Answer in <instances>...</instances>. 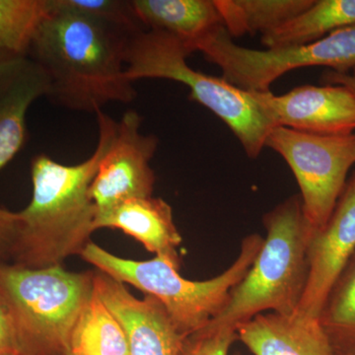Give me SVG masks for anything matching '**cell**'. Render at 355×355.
Masks as SVG:
<instances>
[{
	"label": "cell",
	"instance_id": "obj_1",
	"mask_svg": "<svg viewBox=\"0 0 355 355\" xmlns=\"http://www.w3.org/2000/svg\"><path fill=\"white\" fill-rule=\"evenodd\" d=\"M51 1L29 58L48 76L51 101L95 114L109 103L135 101L137 91L125 62L132 37L60 0Z\"/></svg>",
	"mask_w": 355,
	"mask_h": 355
},
{
	"label": "cell",
	"instance_id": "obj_2",
	"mask_svg": "<svg viewBox=\"0 0 355 355\" xmlns=\"http://www.w3.org/2000/svg\"><path fill=\"white\" fill-rule=\"evenodd\" d=\"M95 114L99 139L90 157L76 165L62 164L46 154L33 158L32 200L17 212L10 261L14 265L29 268L62 266L91 242L96 207L89 190L116 123L103 111Z\"/></svg>",
	"mask_w": 355,
	"mask_h": 355
},
{
	"label": "cell",
	"instance_id": "obj_3",
	"mask_svg": "<svg viewBox=\"0 0 355 355\" xmlns=\"http://www.w3.org/2000/svg\"><path fill=\"white\" fill-rule=\"evenodd\" d=\"M266 231L258 256L230 292L225 307L202 330L237 331L257 315L297 313L308 277L307 250L313 230L300 196L294 195L263 216Z\"/></svg>",
	"mask_w": 355,
	"mask_h": 355
},
{
	"label": "cell",
	"instance_id": "obj_4",
	"mask_svg": "<svg viewBox=\"0 0 355 355\" xmlns=\"http://www.w3.org/2000/svg\"><path fill=\"white\" fill-rule=\"evenodd\" d=\"M263 243L259 234L247 236L234 263L221 275L202 282L184 279L177 266L160 257L149 261L127 260L93 242L79 256L112 279L157 299L177 330L187 338L205 328L225 307L231 291L249 272Z\"/></svg>",
	"mask_w": 355,
	"mask_h": 355
},
{
	"label": "cell",
	"instance_id": "obj_5",
	"mask_svg": "<svg viewBox=\"0 0 355 355\" xmlns=\"http://www.w3.org/2000/svg\"><path fill=\"white\" fill-rule=\"evenodd\" d=\"M93 292L94 272L0 263V293L25 355L69 354L72 331Z\"/></svg>",
	"mask_w": 355,
	"mask_h": 355
},
{
	"label": "cell",
	"instance_id": "obj_6",
	"mask_svg": "<svg viewBox=\"0 0 355 355\" xmlns=\"http://www.w3.org/2000/svg\"><path fill=\"white\" fill-rule=\"evenodd\" d=\"M191 51L180 40L166 33L144 30L128 41L127 76L140 79H167L190 89V99L210 110L232 130L250 158H257L266 137L277 127L250 91L191 69L187 58Z\"/></svg>",
	"mask_w": 355,
	"mask_h": 355
},
{
	"label": "cell",
	"instance_id": "obj_7",
	"mask_svg": "<svg viewBox=\"0 0 355 355\" xmlns=\"http://www.w3.org/2000/svg\"><path fill=\"white\" fill-rule=\"evenodd\" d=\"M205 60L221 69L229 83L250 92H266L280 76L303 67H324L347 72L355 67V26L343 28L312 43L268 49L243 48L220 27L198 44Z\"/></svg>",
	"mask_w": 355,
	"mask_h": 355
},
{
	"label": "cell",
	"instance_id": "obj_8",
	"mask_svg": "<svg viewBox=\"0 0 355 355\" xmlns=\"http://www.w3.org/2000/svg\"><path fill=\"white\" fill-rule=\"evenodd\" d=\"M265 146L279 154L295 176L305 220L313 231L326 225L355 164V135H319L273 128Z\"/></svg>",
	"mask_w": 355,
	"mask_h": 355
},
{
	"label": "cell",
	"instance_id": "obj_9",
	"mask_svg": "<svg viewBox=\"0 0 355 355\" xmlns=\"http://www.w3.org/2000/svg\"><path fill=\"white\" fill-rule=\"evenodd\" d=\"M141 125V116L132 110L114 123L89 190L96 214L133 198L153 197L156 178L150 162L159 140L140 132Z\"/></svg>",
	"mask_w": 355,
	"mask_h": 355
},
{
	"label": "cell",
	"instance_id": "obj_10",
	"mask_svg": "<svg viewBox=\"0 0 355 355\" xmlns=\"http://www.w3.org/2000/svg\"><path fill=\"white\" fill-rule=\"evenodd\" d=\"M277 127L319 135H345L355 130V95L335 84L303 85L284 95L252 92Z\"/></svg>",
	"mask_w": 355,
	"mask_h": 355
},
{
	"label": "cell",
	"instance_id": "obj_11",
	"mask_svg": "<svg viewBox=\"0 0 355 355\" xmlns=\"http://www.w3.org/2000/svg\"><path fill=\"white\" fill-rule=\"evenodd\" d=\"M355 253V186L347 182L326 225L308 245V277L298 314L319 318L331 287Z\"/></svg>",
	"mask_w": 355,
	"mask_h": 355
},
{
	"label": "cell",
	"instance_id": "obj_12",
	"mask_svg": "<svg viewBox=\"0 0 355 355\" xmlns=\"http://www.w3.org/2000/svg\"><path fill=\"white\" fill-rule=\"evenodd\" d=\"M94 291L121 324L130 355H179L186 336L157 299H137L123 284L99 270L94 272Z\"/></svg>",
	"mask_w": 355,
	"mask_h": 355
},
{
	"label": "cell",
	"instance_id": "obj_13",
	"mask_svg": "<svg viewBox=\"0 0 355 355\" xmlns=\"http://www.w3.org/2000/svg\"><path fill=\"white\" fill-rule=\"evenodd\" d=\"M49 90L48 76L32 58L0 62V170L24 146L28 111Z\"/></svg>",
	"mask_w": 355,
	"mask_h": 355
},
{
	"label": "cell",
	"instance_id": "obj_14",
	"mask_svg": "<svg viewBox=\"0 0 355 355\" xmlns=\"http://www.w3.org/2000/svg\"><path fill=\"white\" fill-rule=\"evenodd\" d=\"M237 338L254 355H336L317 318L268 312L237 328Z\"/></svg>",
	"mask_w": 355,
	"mask_h": 355
},
{
	"label": "cell",
	"instance_id": "obj_15",
	"mask_svg": "<svg viewBox=\"0 0 355 355\" xmlns=\"http://www.w3.org/2000/svg\"><path fill=\"white\" fill-rule=\"evenodd\" d=\"M95 230L120 229L141 243L147 251L181 268L178 247L183 238L175 224L173 209L160 198H133L96 214Z\"/></svg>",
	"mask_w": 355,
	"mask_h": 355
},
{
	"label": "cell",
	"instance_id": "obj_16",
	"mask_svg": "<svg viewBox=\"0 0 355 355\" xmlns=\"http://www.w3.org/2000/svg\"><path fill=\"white\" fill-rule=\"evenodd\" d=\"M146 30L171 35L195 53L198 44L224 27L214 0H132Z\"/></svg>",
	"mask_w": 355,
	"mask_h": 355
},
{
	"label": "cell",
	"instance_id": "obj_17",
	"mask_svg": "<svg viewBox=\"0 0 355 355\" xmlns=\"http://www.w3.org/2000/svg\"><path fill=\"white\" fill-rule=\"evenodd\" d=\"M355 26V0H315L309 9L261 37L268 49L312 43L326 35Z\"/></svg>",
	"mask_w": 355,
	"mask_h": 355
},
{
	"label": "cell",
	"instance_id": "obj_18",
	"mask_svg": "<svg viewBox=\"0 0 355 355\" xmlns=\"http://www.w3.org/2000/svg\"><path fill=\"white\" fill-rule=\"evenodd\" d=\"M231 37L266 34L293 20L315 0H214Z\"/></svg>",
	"mask_w": 355,
	"mask_h": 355
},
{
	"label": "cell",
	"instance_id": "obj_19",
	"mask_svg": "<svg viewBox=\"0 0 355 355\" xmlns=\"http://www.w3.org/2000/svg\"><path fill=\"white\" fill-rule=\"evenodd\" d=\"M69 354L130 355L125 331L95 291L77 320Z\"/></svg>",
	"mask_w": 355,
	"mask_h": 355
},
{
	"label": "cell",
	"instance_id": "obj_20",
	"mask_svg": "<svg viewBox=\"0 0 355 355\" xmlns=\"http://www.w3.org/2000/svg\"><path fill=\"white\" fill-rule=\"evenodd\" d=\"M318 319L336 355L355 354V253L331 287Z\"/></svg>",
	"mask_w": 355,
	"mask_h": 355
},
{
	"label": "cell",
	"instance_id": "obj_21",
	"mask_svg": "<svg viewBox=\"0 0 355 355\" xmlns=\"http://www.w3.org/2000/svg\"><path fill=\"white\" fill-rule=\"evenodd\" d=\"M51 0H0V62L29 57Z\"/></svg>",
	"mask_w": 355,
	"mask_h": 355
},
{
	"label": "cell",
	"instance_id": "obj_22",
	"mask_svg": "<svg viewBox=\"0 0 355 355\" xmlns=\"http://www.w3.org/2000/svg\"><path fill=\"white\" fill-rule=\"evenodd\" d=\"M64 6L94 17L132 37L146 30L128 0H60Z\"/></svg>",
	"mask_w": 355,
	"mask_h": 355
},
{
	"label": "cell",
	"instance_id": "obj_23",
	"mask_svg": "<svg viewBox=\"0 0 355 355\" xmlns=\"http://www.w3.org/2000/svg\"><path fill=\"white\" fill-rule=\"evenodd\" d=\"M237 340L236 331L200 330L184 338L179 355H228Z\"/></svg>",
	"mask_w": 355,
	"mask_h": 355
},
{
	"label": "cell",
	"instance_id": "obj_24",
	"mask_svg": "<svg viewBox=\"0 0 355 355\" xmlns=\"http://www.w3.org/2000/svg\"><path fill=\"white\" fill-rule=\"evenodd\" d=\"M17 226V212L0 207V263L11 261Z\"/></svg>",
	"mask_w": 355,
	"mask_h": 355
},
{
	"label": "cell",
	"instance_id": "obj_25",
	"mask_svg": "<svg viewBox=\"0 0 355 355\" xmlns=\"http://www.w3.org/2000/svg\"><path fill=\"white\" fill-rule=\"evenodd\" d=\"M22 354L10 313L0 293V355Z\"/></svg>",
	"mask_w": 355,
	"mask_h": 355
},
{
	"label": "cell",
	"instance_id": "obj_26",
	"mask_svg": "<svg viewBox=\"0 0 355 355\" xmlns=\"http://www.w3.org/2000/svg\"><path fill=\"white\" fill-rule=\"evenodd\" d=\"M323 79L327 84L345 86L355 95V67L347 72H336L329 70L324 74ZM349 182L355 186V173Z\"/></svg>",
	"mask_w": 355,
	"mask_h": 355
},
{
	"label": "cell",
	"instance_id": "obj_27",
	"mask_svg": "<svg viewBox=\"0 0 355 355\" xmlns=\"http://www.w3.org/2000/svg\"><path fill=\"white\" fill-rule=\"evenodd\" d=\"M234 355H242V354H240V352H236V354Z\"/></svg>",
	"mask_w": 355,
	"mask_h": 355
},
{
	"label": "cell",
	"instance_id": "obj_28",
	"mask_svg": "<svg viewBox=\"0 0 355 355\" xmlns=\"http://www.w3.org/2000/svg\"><path fill=\"white\" fill-rule=\"evenodd\" d=\"M12 355H25V354H12Z\"/></svg>",
	"mask_w": 355,
	"mask_h": 355
},
{
	"label": "cell",
	"instance_id": "obj_29",
	"mask_svg": "<svg viewBox=\"0 0 355 355\" xmlns=\"http://www.w3.org/2000/svg\"><path fill=\"white\" fill-rule=\"evenodd\" d=\"M67 355H72V354H67Z\"/></svg>",
	"mask_w": 355,
	"mask_h": 355
},
{
	"label": "cell",
	"instance_id": "obj_30",
	"mask_svg": "<svg viewBox=\"0 0 355 355\" xmlns=\"http://www.w3.org/2000/svg\"><path fill=\"white\" fill-rule=\"evenodd\" d=\"M354 355H355V354H354Z\"/></svg>",
	"mask_w": 355,
	"mask_h": 355
}]
</instances>
